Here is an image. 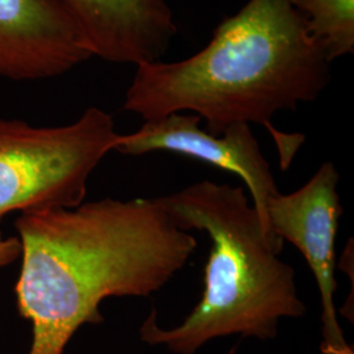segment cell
<instances>
[{"instance_id": "obj_1", "label": "cell", "mask_w": 354, "mask_h": 354, "mask_svg": "<svg viewBox=\"0 0 354 354\" xmlns=\"http://www.w3.org/2000/svg\"><path fill=\"white\" fill-rule=\"evenodd\" d=\"M16 230L23 260L16 301L32 324L28 354H64L77 329L104 322L102 301L150 297L198 245L156 198L21 213Z\"/></svg>"}, {"instance_id": "obj_2", "label": "cell", "mask_w": 354, "mask_h": 354, "mask_svg": "<svg viewBox=\"0 0 354 354\" xmlns=\"http://www.w3.org/2000/svg\"><path fill=\"white\" fill-rule=\"evenodd\" d=\"M329 82L324 46L290 0H248L189 58L138 64L124 109L145 121L196 114L213 136L235 124L266 127L285 168L304 138L279 133L272 118L315 102Z\"/></svg>"}, {"instance_id": "obj_3", "label": "cell", "mask_w": 354, "mask_h": 354, "mask_svg": "<svg viewBox=\"0 0 354 354\" xmlns=\"http://www.w3.org/2000/svg\"><path fill=\"white\" fill-rule=\"evenodd\" d=\"M156 200L178 227L206 232L212 248L201 301L172 328L160 327L152 310L140 327V342L194 354L234 335L273 340L282 319L304 317L295 272L279 259L244 188L203 180Z\"/></svg>"}, {"instance_id": "obj_4", "label": "cell", "mask_w": 354, "mask_h": 354, "mask_svg": "<svg viewBox=\"0 0 354 354\" xmlns=\"http://www.w3.org/2000/svg\"><path fill=\"white\" fill-rule=\"evenodd\" d=\"M118 137L113 117L97 106L64 127L0 118V221L84 203L89 176Z\"/></svg>"}, {"instance_id": "obj_5", "label": "cell", "mask_w": 354, "mask_h": 354, "mask_svg": "<svg viewBox=\"0 0 354 354\" xmlns=\"http://www.w3.org/2000/svg\"><path fill=\"white\" fill-rule=\"evenodd\" d=\"M339 183L337 168L326 162L304 187L289 194L279 192L266 209L273 234L297 247L314 273L323 310L324 354H353L344 337L333 301L337 290L335 245L342 214Z\"/></svg>"}, {"instance_id": "obj_6", "label": "cell", "mask_w": 354, "mask_h": 354, "mask_svg": "<svg viewBox=\"0 0 354 354\" xmlns=\"http://www.w3.org/2000/svg\"><path fill=\"white\" fill-rule=\"evenodd\" d=\"M196 114L174 113L159 120L145 121L140 130L120 134L114 151L140 156L155 151L174 152L234 174L244 181L266 236L282 252L283 241L268 223V203L279 193L272 168L263 155L259 140L248 124H235L221 136H213L200 127Z\"/></svg>"}, {"instance_id": "obj_7", "label": "cell", "mask_w": 354, "mask_h": 354, "mask_svg": "<svg viewBox=\"0 0 354 354\" xmlns=\"http://www.w3.org/2000/svg\"><path fill=\"white\" fill-rule=\"evenodd\" d=\"M92 58L62 0H0V76L39 80Z\"/></svg>"}, {"instance_id": "obj_8", "label": "cell", "mask_w": 354, "mask_h": 354, "mask_svg": "<svg viewBox=\"0 0 354 354\" xmlns=\"http://www.w3.org/2000/svg\"><path fill=\"white\" fill-rule=\"evenodd\" d=\"M92 57L111 64L160 61L177 35L167 0H62Z\"/></svg>"}, {"instance_id": "obj_9", "label": "cell", "mask_w": 354, "mask_h": 354, "mask_svg": "<svg viewBox=\"0 0 354 354\" xmlns=\"http://www.w3.org/2000/svg\"><path fill=\"white\" fill-rule=\"evenodd\" d=\"M329 62L354 53V0H290Z\"/></svg>"}, {"instance_id": "obj_10", "label": "cell", "mask_w": 354, "mask_h": 354, "mask_svg": "<svg viewBox=\"0 0 354 354\" xmlns=\"http://www.w3.org/2000/svg\"><path fill=\"white\" fill-rule=\"evenodd\" d=\"M21 256V244L19 238H4L0 232V268L10 266Z\"/></svg>"}, {"instance_id": "obj_11", "label": "cell", "mask_w": 354, "mask_h": 354, "mask_svg": "<svg viewBox=\"0 0 354 354\" xmlns=\"http://www.w3.org/2000/svg\"><path fill=\"white\" fill-rule=\"evenodd\" d=\"M236 349H238V345H235L234 348H231L226 354H235L236 353Z\"/></svg>"}]
</instances>
